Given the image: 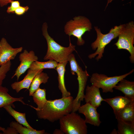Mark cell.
Returning <instances> with one entry per match:
<instances>
[{
	"mask_svg": "<svg viewBox=\"0 0 134 134\" xmlns=\"http://www.w3.org/2000/svg\"><path fill=\"white\" fill-rule=\"evenodd\" d=\"M73 100L71 96L54 100H47L41 109L36 110L37 117L51 122L59 120L72 111Z\"/></svg>",
	"mask_w": 134,
	"mask_h": 134,
	"instance_id": "obj_1",
	"label": "cell"
},
{
	"mask_svg": "<svg viewBox=\"0 0 134 134\" xmlns=\"http://www.w3.org/2000/svg\"><path fill=\"white\" fill-rule=\"evenodd\" d=\"M47 28V23H44L42 29V34L47 44V52L44 60H54L59 63L68 62L70 55L75 50V46L71 43L70 38L68 47H65L61 45L49 35Z\"/></svg>",
	"mask_w": 134,
	"mask_h": 134,
	"instance_id": "obj_2",
	"label": "cell"
},
{
	"mask_svg": "<svg viewBox=\"0 0 134 134\" xmlns=\"http://www.w3.org/2000/svg\"><path fill=\"white\" fill-rule=\"evenodd\" d=\"M125 25V24L116 26L112 28L109 32L106 34H103L101 32L100 28L97 26H95L97 37L96 40L92 43L91 47L93 50H97L94 53L89 55L88 58L90 59L94 58L97 55L96 59L98 61L103 57L104 49L106 46L113 39L118 37L121 31Z\"/></svg>",
	"mask_w": 134,
	"mask_h": 134,
	"instance_id": "obj_3",
	"label": "cell"
},
{
	"mask_svg": "<svg viewBox=\"0 0 134 134\" xmlns=\"http://www.w3.org/2000/svg\"><path fill=\"white\" fill-rule=\"evenodd\" d=\"M68 61L69 63L71 73L73 75L76 74L78 83L77 94L73 102L72 112H76L81 106V101L83 100L84 91L89 75L86 69L85 71L83 70L79 66L74 55L72 53L70 55Z\"/></svg>",
	"mask_w": 134,
	"mask_h": 134,
	"instance_id": "obj_4",
	"label": "cell"
},
{
	"mask_svg": "<svg viewBox=\"0 0 134 134\" xmlns=\"http://www.w3.org/2000/svg\"><path fill=\"white\" fill-rule=\"evenodd\" d=\"M59 120L60 129L64 134H87V126L85 119L76 112L65 115Z\"/></svg>",
	"mask_w": 134,
	"mask_h": 134,
	"instance_id": "obj_5",
	"label": "cell"
},
{
	"mask_svg": "<svg viewBox=\"0 0 134 134\" xmlns=\"http://www.w3.org/2000/svg\"><path fill=\"white\" fill-rule=\"evenodd\" d=\"M73 19L66 23L65 27V32L69 37L72 35L76 37L78 45H83L85 42L82 36L86 32L91 31L92 28V23L89 19L83 16L75 17Z\"/></svg>",
	"mask_w": 134,
	"mask_h": 134,
	"instance_id": "obj_6",
	"label": "cell"
},
{
	"mask_svg": "<svg viewBox=\"0 0 134 134\" xmlns=\"http://www.w3.org/2000/svg\"><path fill=\"white\" fill-rule=\"evenodd\" d=\"M117 41L115 44L118 49L127 50L130 53V60L134 63V23L132 21L125 24L118 36Z\"/></svg>",
	"mask_w": 134,
	"mask_h": 134,
	"instance_id": "obj_7",
	"label": "cell"
},
{
	"mask_svg": "<svg viewBox=\"0 0 134 134\" xmlns=\"http://www.w3.org/2000/svg\"><path fill=\"white\" fill-rule=\"evenodd\" d=\"M134 71L133 69L129 72L122 75L108 77L103 74L94 73L90 79L92 85L99 88H101L103 93H112L114 88L120 80L132 73Z\"/></svg>",
	"mask_w": 134,
	"mask_h": 134,
	"instance_id": "obj_8",
	"label": "cell"
},
{
	"mask_svg": "<svg viewBox=\"0 0 134 134\" xmlns=\"http://www.w3.org/2000/svg\"><path fill=\"white\" fill-rule=\"evenodd\" d=\"M19 58L20 64L11 78H12L16 76L17 81L20 76L29 69L32 63L38 60L37 57L33 51L28 52L26 50H24L23 52L20 54Z\"/></svg>",
	"mask_w": 134,
	"mask_h": 134,
	"instance_id": "obj_9",
	"label": "cell"
},
{
	"mask_svg": "<svg viewBox=\"0 0 134 134\" xmlns=\"http://www.w3.org/2000/svg\"><path fill=\"white\" fill-rule=\"evenodd\" d=\"M23 49L22 47L13 48L5 38H2L0 40V66L14 59L17 54L22 52Z\"/></svg>",
	"mask_w": 134,
	"mask_h": 134,
	"instance_id": "obj_10",
	"label": "cell"
},
{
	"mask_svg": "<svg viewBox=\"0 0 134 134\" xmlns=\"http://www.w3.org/2000/svg\"><path fill=\"white\" fill-rule=\"evenodd\" d=\"M97 108L89 103H86L81 105L78 111L79 113L84 115L86 123L99 127L101 122L100 119V114L97 112Z\"/></svg>",
	"mask_w": 134,
	"mask_h": 134,
	"instance_id": "obj_11",
	"label": "cell"
},
{
	"mask_svg": "<svg viewBox=\"0 0 134 134\" xmlns=\"http://www.w3.org/2000/svg\"><path fill=\"white\" fill-rule=\"evenodd\" d=\"M84 99L86 103L96 108L101 105V102L104 101L100 95L99 88L93 85L86 87Z\"/></svg>",
	"mask_w": 134,
	"mask_h": 134,
	"instance_id": "obj_12",
	"label": "cell"
},
{
	"mask_svg": "<svg viewBox=\"0 0 134 134\" xmlns=\"http://www.w3.org/2000/svg\"><path fill=\"white\" fill-rule=\"evenodd\" d=\"M104 101L112 107L115 115L122 109L134 102V100L125 96H121L105 99H104Z\"/></svg>",
	"mask_w": 134,
	"mask_h": 134,
	"instance_id": "obj_13",
	"label": "cell"
},
{
	"mask_svg": "<svg viewBox=\"0 0 134 134\" xmlns=\"http://www.w3.org/2000/svg\"><path fill=\"white\" fill-rule=\"evenodd\" d=\"M43 69L32 70L29 69L24 79L19 81L15 82L12 84L11 87L17 93L24 89L29 90L32 81L35 76L38 73L43 71Z\"/></svg>",
	"mask_w": 134,
	"mask_h": 134,
	"instance_id": "obj_14",
	"label": "cell"
},
{
	"mask_svg": "<svg viewBox=\"0 0 134 134\" xmlns=\"http://www.w3.org/2000/svg\"><path fill=\"white\" fill-rule=\"evenodd\" d=\"M67 61L58 63L56 69L58 74V87L62 93V97L65 98L71 96L70 93L67 90L65 84L64 76L66 67Z\"/></svg>",
	"mask_w": 134,
	"mask_h": 134,
	"instance_id": "obj_15",
	"label": "cell"
},
{
	"mask_svg": "<svg viewBox=\"0 0 134 134\" xmlns=\"http://www.w3.org/2000/svg\"><path fill=\"white\" fill-rule=\"evenodd\" d=\"M8 90L6 87L0 86V108L8 105H12L13 106V103L16 101H19L24 105H28L25 103L23 100L24 98H14L11 96L8 93Z\"/></svg>",
	"mask_w": 134,
	"mask_h": 134,
	"instance_id": "obj_16",
	"label": "cell"
},
{
	"mask_svg": "<svg viewBox=\"0 0 134 134\" xmlns=\"http://www.w3.org/2000/svg\"><path fill=\"white\" fill-rule=\"evenodd\" d=\"M114 88L122 92L125 96L134 100V82L121 80Z\"/></svg>",
	"mask_w": 134,
	"mask_h": 134,
	"instance_id": "obj_17",
	"label": "cell"
},
{
	"mask_svg": "<svg viewBox=\"0 0 134 134\" xmlns=\"http://www.w3.org/2000/svg\"><path fill=\"white\" fill-rule=\"evenodd\" d=\"M12 106L13 107L12 105H8L4 106L3 108L14 118L17 122L30 129H34L27 122L26 118L25 113L18 112L13 109Z\"/></svg>",
	"mask_w": 134,
	"mask_h": 134,
	"instance_id": "obj_18",
	"label": "cell"
},
{
	"mask_svg": "<svg viewBox=\"0 0 134 134\" xmlns=\"http://www.w3.org/2000/svg\"><path fill=\"white\" fill-rule=\"evenodd\" d=\"M115 116L117 119L134 123V102L120 110Z\"/></svg>",
	"mask_w": 134,
	"mask_h": 134,
	"instance_id": "obj_19",
	"label": "cell"
},
{
	"mask_svg": "<svg viewBox=\"0 0 134 134\" xmlns=\"http://www.w3.org/2000/svg\"><path fill=\"white\" fill-rule=\"evenodd\" d=\"M49 77L47 73L40 72L34 77L29 89V95L32 96L33 94L39 88L42 83L45 84L48 81Z\"/></svg>",
	"mask_w": 134,
	"mask_h": 134,
	"instance_id": "obj_20",
	"label": "cell"
},
{
	"mask_svg": "<svg viewBox=\"0 0 134 134\" xmlns=\"http://www.w3.org/2000/svg\"><path fill=\"white\" fill-rule=\"evenodd\" d=\"M33 97L34 102L37 106V108L31 105L32 107L35 110L41 109L47 101L46 98V90L39 88L32 95Z\"/></svg>",
	"mask_w": 134,
	"mask_h": 134,
	"instance_id": "obj_21",
	"label": "cell"
},
{
	"mask_svg": "<svg viewBox=\"0 0 134 134\" xmlns=\"http://www.w3.org/2000/svg\"><path fill=\"white\" fill-rule=\"evenodd\" d=\"M58 63L53 60H49L45 62H40L37 61L33 62L29 69L32 70L43 69L46 68L56 69Z\"/></svg>",
	"mask_w": 134,
	"mask_h": 134,
	"instance_id": "obj_22",
	"label": "cell"
},
{
	"mask_svg": "<svg viewBox=\"0 0 134 134\" xmlns=\"http://www.w3.org/2000/svg\"><path fill=\"white\" fill-rule=\"evenodd\" d=\"M10 126L15 128L18 133L20 134H44L45 133L44 130H37L35 129H31L17 122L12 121L10 124Z\"/></svg>",
	"mask_w": 134,
	"mask_h": 134,
	"instance_id": "obj_23",
	"label": "cell"
},
{
	"mask_svg": "<svg viewBox=\"0 0 134 134\" xmlns=\"http://www.w3.org/2000/svg\"><path fill=\"white\" fill-rule=\"evenodd\" d=\"M118 134H134V123L117 119Z\"/></svg>",
	"mask_w": 134,
	"mask_h": 134,
	"instance_id": "obj_24",
	"label": "cell"
},
{
	"mask_svg": "<svg viewBox=\"0 0 134 134\" xmlns=\"http://www.w3.org/2000/svg\"><path fill=\"white\" fill-rule=\"evenodd\" d=\"M11 65L10 61L0 66V86L2 85L3 81L5 78L6 74L10 70Z\"/></svg>",
	"mask_w": 134,
	"mask_h": 134,
	"instance_id": "obj_25",
	"label": "cell"
},
{
	"mask_svg": "<svg viewBox=\"0 0 134 134\" xmlns=\"http://www.w3.org/2000/svg\"><path fill=\"white\" fill-rule=\"evenodd\" d=\"M10 3L11 5L7 8L6 12L8 13H14L15 10L20 6V3L18 1L12 0Z\"/></svg>",
	"mask_w": 134,
	"mask_h": 134,
	"instance_id": "obj_26",
	"label": "cell"
},
{
	"mask_svg": "<svg viewBox=\"0 0 134 134\" xmlns=\"http://www.w3.org/2000/svg\"><path fill=\"white\" fill-rule=\"evenodd\" d=\"M29 8L28 6H20L15 10L14 13L17 15H21L27 11Z\"/></svg>",
	"mask_w": 134,
	"mask_h": 134,
	"instance_id": "obj_27",
	"label": "cell"
},
{
	"mask_svg": "<svg viewBox=\"0 0 134 134\" xmlns=\"http://www.w3.org/2000/svg\"><path fill=\"white\" fill-rule=\"evenodd\" d=\"M18 134L17 130L15 128L10 126L5 129V131L3 132L2 133H1V134Z\"/></svg>",
	"mask_w": 134,
	"mask_h": 134,
	"instance_id": "obj_28",
	"label": "cell"
},
{
	"mask_svg": "<svg viewBox=\"0 0 134 134\" xmlns=\"http://www.w3.org/2000/svg\"><path fill=\"white\" fill-rule=\"evenodd\" d=\"M12 0H0V6L3 7L6 5L8 3H10Z\"/></svg>",
	"mask_w": 134,
	"mask_h": 134,
	"instance_id": "obj_29",
	"label": "cell"
},
{
	"mask_svg": "<svg viewBox=\"0 0 134 134\" xmlns=\"http://www.w3.org/2000/svg\"><path fill=\"white\" fill-rule=\"evenodd\" d=\"M53 134H64L63 132L60 129H56L53 133Z\"/></svg>",
	"mask_w": 134,
	"mask_h": 134,
	"instance_id": "obj_30",
	"label": "cell"
},
{
	"mask_svg": "<svg viewBox=\"0 0 134 134\" xmlns=\"http://www.w3.org/2000/svg\"><path fill=\"white\" fill-rule=\"evenodd\" d=\"M111 134H118L117 131L115 129H114L112 132L110 133Z\"/></svg>",
	"mask_w": 134,
	"mask_h": 134,
	"instance_id": "obj_31",
	"label": "cell"
},
{
	"mask_svg": "<svg viewBox=\"0 0 134 134\" xmlns=\"http://www.w3.org/2000/svg\"><path fill=\"white\" fill-rule=\"evenodd\" d=\"M5 130V129L4 128L2 127H1L0 126V131H2L3 132H4Z\"/></svg>",
	"mask_w": 134,
	"mask_h": 134,
	"instance_id": "obj_32",
	"label": "cell"
},
{
	"mask_svg": "<svg viewBox=\"0 0 134 134\" xmlns=\"http://www.w3.org/2000/svg\"><path fill=\"white\" fill-rule=\"evenodd\" d=\"M113 0H107V3L106 7L108 5V3L111 2Z\"/></svg>",
	"mask_w": 134,
	"mask_h": 134,
	"instance_id": "obj_33",
	"label": "cell"
},
{
	"mask_svg": "<svg viewBox=\"0 0 134 134\" xmlns=\"http://www.w3.org/2000/svg\"></svg>",
	"mask_w": 134,
	"mask_h": 134,
	"instance_id": "obj_34",
	"label": "cell"
}]
</instances>
